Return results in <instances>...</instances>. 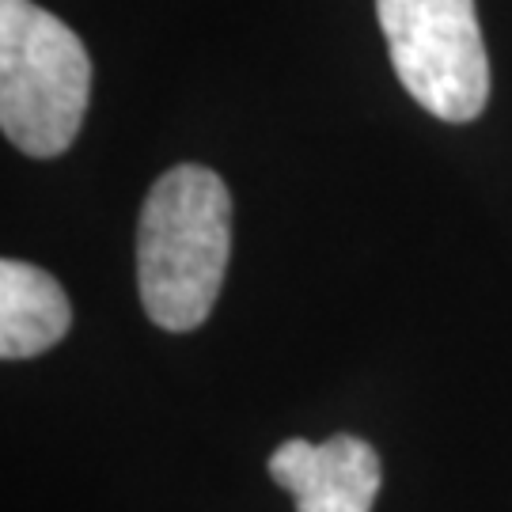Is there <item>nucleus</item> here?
Listing matches in <instances>:
<instances>
[{
    "instance_id": "f257e3e1",
    "label": "nucleus",
    "mask_w": 512,
    "mask_h": 512,
    "mask_svg": "<svg viewBox=\"0 0 512 512\" xmlns=\"http://www.w3.org/2000/svg\"><path fill=\"white\" fill-rule=\"evenodd\" d=\"M232 255V194L217 171L179 164L148 190L137 224V285L148 319L194 330L209 319Z\"/></svg>"
},
{
    "instance_id": "f03ea898",
    "label": "nucleus",
    "mask_w": 512,
    "mask_h": 512,
    "mask_svg": "<svg viewBox=\"0 0 512 512\" xmlns=\"http://www.w3.org/2000/svg\"><path fill=\"white\" fill-rule=\"evenodd\" d=\"M92 92L84 42L31 0H0V129L35 156L54 160L76 141Z\"/></svg>"
},
{
    "instance_id": "7ed1b4c3",
    "label": "nucleus",
    "mask_w": 512,
    "mask_h": 512,
    "mask_svg": "<svg viewBox=\"0 0 512 512\" xmlns=\"http://www.w3.org/2000/svg\"><path fill=\"white\" fill-rule=\"evenodd\" d=\"M376 16L410 99L440 122H475L490 99L475 0H376Z\"/></svg>"
},
{
    "instance_id": "20e7f679",
    "label": "nucleus",
    "mask_w": 512,
    "mask_h": 512,
    "mask_svg": "<svg viewBox=\"0 0 512 512\" xmlns=\"http://www.w3.org/2000/svg\"><path fill=\"white\" fill-rule=\"evenodd\" d=\"M270 475L293 494L296 512H372L384 482L376 448L349 433L323 444L285 440L270 456Z\"/></svg>"
},
{
    "instance_id": "39448f33",
    "label": "nucleus",
    "mask_w": 512,
    "mask_h": 512,
    "mask_svg": "<svg viewBox=\"0 0 512 512\" xmlns=\"http://www.w3.org/2000/svg\"><path fill=\"white\" fill-rule=\"evenodd\" d=\"M73 327V304L46 270L31 262H0V357L27 361L54 349Z\"/></svg>"
}]
</instances>
